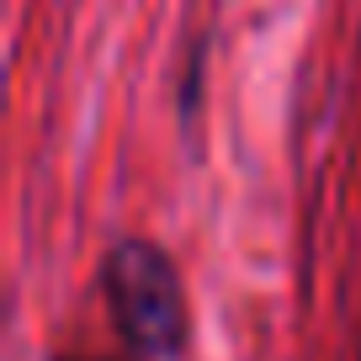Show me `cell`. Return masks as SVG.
Listing matches in <instances>:
<instances>
[{"mask_svg": "<svg viewBox=\"0 0 361 361\" xmlns=\"http://www.w3.org/2000/svg\"><path fill=\"white\" fill-rule=\"evenodd\" d=\"M102 298L117 335L149 361H170L186 345V293L165 250L128 239L102 266Z\"/></svg>", "mask_w": 361, "mask_h": 361, "instance_id": "cell-1", "label": "cell"}]
</instances>
